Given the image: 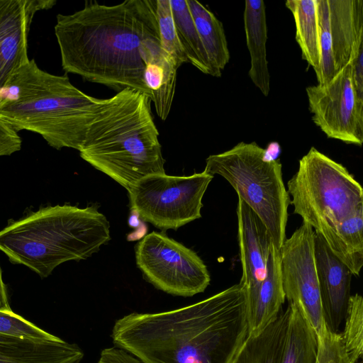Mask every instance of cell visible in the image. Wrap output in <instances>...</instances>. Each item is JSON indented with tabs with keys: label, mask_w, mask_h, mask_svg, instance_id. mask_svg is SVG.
<instances>
[{
	"label": "cell",
	"mask_w": 363,
	"mask_h": 363,
	"mask_svg": "<svg viewBox=\"0 0 363 363\" xmlns=\"http://www.w3.org/2000/svg\"><path fill=\"white\" fill-rule=\"evenodd\" d=\"M111 336L143 363H231L247 336L245 290L237 284L177 309L129 313Z\"/></svg>",
	"instance_id": "cell-1"
},
{
	"label": "cell",
	"mask_w": 363,
	"mask_h": 363,
	"mask_svg": "<svg viewBox=\"0 0 363 363\" xmlns=\"http://www.w3.org/2000/svg\"><path fill=\"white\" fill-rule=\"evenodd\" d=\"M156 0L116 5L86 1L72 14H58L55 34L66 73L118 91L135 89L151 99L143 82L140 47L159 36Z\"/></svg>",
	"instance_id": "cell-2"
},
{
	"label": "cell",
	"mask_w": 363,
	"mask_h": 363,
	"mask_svg": "<svg viewBox=\"0 0 363 363\" xmlns=\"http://www.w3.org/2000/svg\"><path fill=\"white\" fill-rule=\"evenodd\" d=\"M104 101L77 89L67 74L47 72L31 59L0 90V118L17 132L40 135L55 149L79 151Z\"/></svg>",
	"instance_id": "cell-3"
},
{
	"label": "cell",
	"mask_w": 363,
	"mask_h": 363,
	"mask_svg": "<svg viewBox=\"0 0 363 363\" xmlns=\"http://www.w3.org/2000/svg\"><path fill=\"white\" fill-rule=\"evenodd\" d=\"M151 103L145 94L128 88L104 99L79 151L128 192L145 177L165 174Z\"/></svg>",
	"instance_id": "cell-4"
},
{
	"label": "cell",
	"mask_w": 363,
	"mask_h": 363,
	"mask_svg": "<svg viewBox=\"0 0 363 363\" xmlns=\"http://www.w3.org/2000/svg\"><path fill=\"white\" fill-rule=\"evenodd\" d=\"M111 240L110 224L97 208H42L0 231V250L10 261L46 277L60 264L85 259Z\"/></svg>",
	"instance_id": "cell-5"
},
{
	"label": "cell",
	"mask_w": 363,
	"mask_h": 363,
	"mask_svg": "<svg viewBox=\"0 0 363 363\" xmlns=\"http://www.w3.org/2000/svg\"><path fill=\"white\" fill-rule=\"evenodd\" d=\"M294 213L320 235L330 249L337 225L363 207V189L342 164L311 147L287 182Z\"/></svg>",
	"instance_id": "cell-6"
},
{
	"label": "cell",
	"mask_w": 363,
	"mask_h": 363,
	"mask_svg": "<svg viewBox=\"0 0 363 363\" xmlns=\"http://www.w3.org/2000/svg\"><path fill=\"white\" fill-rule=\"evenodd\" d=\"M204 172L223 177L265 225L272 243L280 250L286 238L291 198L279 160L269 157L255 142H240L206 160Z\"/></svg>",
	"instance_id": "cell-7"
},
{
	"label": "cell",
	"mask_w": 363,
	"mask_h": 363,
	"mask_svg": "<svg viewBox=\"0 0 363 363\" xmlns=\"http://www.w3.org/2000/svg\"><path fill=\"white\" fill-rule=\"evenodd\" d=\"M213 176L203 171L188 177L152 174L128 191L130 208L162 230H177L201 217L202 199Z\"/></svg>",
	"instance_id": "cell-8"
},
{
	"label": "cell",
	"mask_w": 363,
	"mask_h": 363,
	"mask_svg": "<svg viewBox=\"0 0 363 363\" xmlns=\"http://www.w3.org/2000/svg\"><path fill=\"white\" fill-rule=\"evenodd\" d=\"M135 252L145 278L165 293L192 296L210 284V274L200 257L164 233L146 235L136 244Z\"/></svg>",
	"instance_id": "cell-9"
},
{
	"label": "cell",
	"mask_w": 363,
	"mask_h": 363,
	"mask_svg": "<svg viewBox=\"0 0 363 363\" xmlns=\"http://www.w3.org/2000/svg\"><path fill=\"white\" fill-rule=\"evenodd\" d=\"M306 91L312 120L328 138L362 145L363 101L354 89L350 62L328 83Z\"/></svg>",
	"instance_id": "cell-10"
},
{
	"label": "cell",
	"mask_w": 363,
	"mask_h": 363,
	"mask_svg": "<svg viewBox=\"0 0 363 363\" xmlns=\"http://www.w3.org/2000/svg\"><path fill=\"white\" fill-rule=\"evenodd\" d=\"M314 236L313 229L302 223L279 250L285 298L297 306L318 335L325 323L315 266Z\"/></svg>",
	"instance_id": "cell-11"
},
{
	"label": "cell",
	"mask_w": 363,
	"mask_h": 363,
	"mask_svg": "<svg viewBox=\"0 0 363 363\" xmlns=\"http://www.w3.org/2000/svg\"><path fill=\"white\" fill-rule=\"evenodd\" d=\"M320 60L315 71L318 84L331 81L350 62L363 40V1L317 0Z\"/></svg>",
	"instance_id": "cell-12"
},
{
	"label": "cell",
	"mask_w": 363,
	"mask_h": 363,
	"mask_svg": "<svg viewBox=\"0 0 363 363\" xmlns=\"http://www.w3.org/2000/svg\"><path fill=\"white\" fill-rule=\"evenodd\" d=\"M55 0H0V90L10 77L29 62L28 38L37 11Z\"/></svg>",
	"instance_id": "cell-13"
},
{
	"label": "cell",
	"mask_w": 363,
	"mask_h": 363,
	"mask_svg": "<svg viewBox=\"0 0 363 363\" xmlns=\"http://www.w3.org/2000/svg\"><path fill=\"white\" fill-rule=\"evenodd\" d=\"M238 235L247 311L254 305L266 275L272 240L262 220L240 198L237 206Z\"/></svg>",
	"instance_id": "cell-14"
},
{
	"label": "cell",
	"mask_w": 363,
	"mask_h": 363,
	"mask_svg": "<svg viewBox=\"0 0 363 363\" xmlns=\"http://www.w3.org/2000/svg\"><path fill=\"white\" fill-rule=\"evenodd\" d=\"M314 259L325 323L331 331L339 333L351 296L352 274L315 233Z\"/></svg>",
	"instance_id": "cell-15"
},
{
	"label": "cell",
	"mask_w": 363,
	"mask_h": 363,
	"mask_svg": "<svg viewBox=\"0 0 363 363\" xmlns=\"http://www.w3.org/2000/svg\"><path fill=\"white\" fill-rule=\"evenodd\" d=\"M140 54L145 65L143 82L150 92L157 115L165 121L173 104L178 69L162 48L160 36L145 40L140 47Z\"/></svg>",
	"instance_id": "cell-16"
},
{
	"label": "cell",
	"mask_w": 363,
	"mask_h": 363,
	"mask_svg": "<svg viewBox=\"0 0 363 363\" xmlns=\"http://www.w3.org/2000/svg\"><path fill=\"white\" fill-rule=\"evenodd\" d=\"M82 349L61 338L33 340L0 334V363H79Z\"/></svg>",
	"instance_id": "cell-17"
},
{
	"label": "cell",
	"mask_w": 363,
	"mask_h": 363,
	"mask_svg": "<svg viewBox=\"0 0 363 363\" xmlns=\"http://www.w3.org/2000/svg\"><path fill=\"white\" fill-rule=\"evenodd\" d=\"M280 250L272 244L262 281L255 302L247 311V335H256L275 320L285 301Z\"/></svg>",
	"instance_id": "cell-18"
},
{
	"label": "cell",
	"mask_w": 363,
	"mask_h": 363,
	"mask_svg": "<svg viewBox=\"0 0 363 363\" xmlns=\"http://www.w3.org/2000/svg\"><path fill=\"white\" fill-rule=\"evenodd\" d=\"M243 20L250 55L248 74L255 86L267 96L270 90V75L267 59V25L264 1L246 0Z\"/></svg>",
	"instance_id": "cell-19"
},
{
	"label": "cell",
	"mask_w": 363,
	"mask_h": 363,
	"mask_svg": "<svg viewBox=\"0 0 363 363\" xmlns=\"http://www.w3.org/2000/svg\"><path fill=\"white\" fill-rule=\"evenodd\" d=\"M290 315L288 304L275 320L256 335H247L231 363H279Z\"/></svg>",
	"instance_id": "cell-20"
},
{
	"label": "cell",
	"mask_w": 363,
	"mask_h": 363,
	"mask_svg": "<svg viewBox=\"0 0 363 363\" xmlns=\"http://www.w3.org/2000/svg\"><path fill=\"white\" fill-rule=\"evenodd\" d=\"M196 29L209 61L218 74L230 60V52L223 23L205 6L186 0Z\"/></svg>",
	"instance_id": "cell-21"
},
{
	"label": "cell",
	"mask_w": 363,
	"mask_h": 363,
	"mask_svg": "<svg viewBox=\"0 0 363 363\" xmlns=\"http://www.w3.org/2000/svg\"><path fill=\"white\" fill-rule=\"evenodd\" d=\"M285 5L294 19L295 38L302 58L315 71L320 60L317 0H288Z\"/></svg>",
	"instance_id": "cell-22"
},
{
	"label": "cell",
	"mask_w": 363,
	"mask_h": 363,
	"mask_svg": "<svg viewBox=\"0 0 363 363\" xmlns=\"http://www.w3.org/2000/svg\"><path fill=\"white\" fill-rule=\"evenodd\" d=\"M289 304L290 315L279 363H316L317 335L297 306Z\"/></svg>",
	"instance_id": "cell-23"
},
{
	"label": "cell",
	"mask_w": 363,
	"mask_h": 363,
	"mask_svg": "<svg viewBox=\"0 0 363 363\" xmlns=\"http://www.w3.org/2000/svg\"><path fill=\"white\" fill-rule=\"evenodd\" d=\"M175 27L188 62L206 74L220 77L212 67L196 29L186 0H169Z\"/></svg>",
	"instance_id": "cell-24"
},
{
	"label": "cell",
	"mask_w": 363,
	"mask_h": 363,
	"mask_svg": "<svg viewBox=\"0 0 363 363\" xmlns=\"http://www.w3.org/2000/svg\"><path fill=\"white\" fill-rule=\"evenodd\" d=\"M330 250L352 275H359L363 265V207L337 225Z\"/></svg>",
	"instance_id": "cell-25"
},
{
	"label": "cell",
	"mask_w": 363,
	"mask_h": 363,
	"mask_svg": "<svg viewBox=\"0 0 363 363\" xmlns=\"http://www.w3.org/2000/svg\"><path fill=\"white\" fill-rule=\"evenodd\" d=\"M344 323L341 335L349 363H357L363 353V298L359 294L350 296Z\"/></svg>",
	"instance_id": "cell-26"
},
{
	"label": "cell",
	"mask_w": 363,
	"mask_h": 363,
	"mask_svg": "<svg viewBox=\"0 0 363 363\" xmlns=\"http://www.w3.org/2000/svg\"><path fill=\"white\" fill-rule=\"evenodd\" d=\"M156 14L162 48L170 56L177 69L188 62L177 35L169 0H156Z\"/></svg>",
	"instance_id": "cell-27"
},
{
	"label": "cell",
	"mask_w": 363,
	"mask_h": 363,
	"mask_svg": "<svg viewBox=\"0 0 363 363\" xmlns=\"http://www.w3.org/2000/svg\"><path fill=\"white\" fill-rule=\"evenodd\" d=\"M0 334L33 340H57L60 337L37 327L12 310H0Z\"/></svg>",
	"instance_id": "cell-28"
},
{
	"label": "cell",
	"mask_w": 363,
	"mask_h": 363,
	"mask_svg": "<svg viewBox=\"0 0 363 363\" xmlns=\"http://www.w3.org/2000/svg\"><path fill=\"white\" fill-rule=\"evenodd\" d=\"M317 337L316 363H349L340 333L331 331L325 325Z\"/></svg>",
	"instance_id": "cell-29"
},
{
	"label": "cell",
	"mask_w": 363,
	"mask_h": 363,
	"mask_svg": "<svg viewBox=\"0 0 363 363\" xmlns=\"http://www.w3.org/2000/svg\"><path fill=\"white\" fill-rule=\"evenodd\" d=\"M349 62L354 89L357 97L363 101V40L355 46Z\"/></svg>",
	"instance_id": "cell-30"
},
{
	"label": "cell",
	"mask_w": 363,
	"mask_h": 363,
	"mask_svg": "<svg viewBox=\"0 0 363 363\" xmlns=\"http://www.w3.org/2000/svg\"><path fill=\"white\" fill-rule=\"evenodd\" d=\"M21 143L18 132L0 118V156L11 155L18 151Z\"/></svg>",
	"instance_id": "cell-31"
},
{
	"label": "cell",
	"mask_w": 363,
	"mask_h": 363,
	"mask_svg": "<svg viewBox=\"0 0 363 363\" xmlns=\"http://www.w3.org/2000/svg\"><path fill=\"white\" fill-rule=\"evenodd\" d=\"M97 363H143L130 353L116 347L103 350Z\"/></svg>",
	"instance_id": "cell-32"
},
{
	"label": "cell",
	"mask_w": 363,
	"mask_h": 363,
	"mask_svg": "<svg viewBox=\"0 0 363 363\" xmlns=\"http://www.w3.org/2000/svg\"><path fill=\"white\" fill-rule=\"evenodd\" d=\"M0 310L10 311L11 310L7 298V294L5 284L2 280L1 270L0 268Z\"/></svg>",
	"instance_id": "cell-33"
}]
</instances>
